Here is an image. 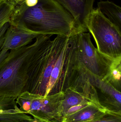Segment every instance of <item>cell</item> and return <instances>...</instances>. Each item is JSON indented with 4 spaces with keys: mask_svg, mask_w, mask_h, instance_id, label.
<instances>
[{
    "mask_svg": "<svg viewBox=\"0 0 121 122\" xmlns=\"http://www.w3.org/2000/svg\"><path fill=\"white\" fill-rule=\"evenodd\" d=\"M10 24L40 35L73 36L80 33L72 16L54 0L14 6Z\"/></svg>",
    "mask_w": 121,
    "mask_h": 122,
    "instance_id": "obj_1",
    "label": "cell"
},
{
    "mask_svg": "<svg viewBox=\"0 0 121 122\" xmlns=\"http://www.w3.org/2000/svg\"><path fill=\"white\" fill-rule=\"evenodd\" d=\"M45 35L36 37L32 44L10 51L0 67V110L18 107L16 99L25 92L30 62Z\"/></svg>",
    "mask_w": 121,
    "mask_h": 122,
    "instance_id": "obj_2",
    "label": "cell"
},
{
    "mask_svg": "<svg viewBox=\"0 0 121 122\" xmlns=\"http://www.w3.org/2000/svg\"><path fill=\"white\" fill-rule=\"evenodd\" d=\"M45 35L32 57L27 70L25 88L32 94L45 96L52 72L68 38L70 36Z\"/></svg>",
    "mask_w": 121,
    "mask_h": 122,
    "instance_id": "obj_3",
    "label": "cell"
},
{
    "mask_svg": "<svg viewBox=\"0 0 121 122\" xmlns=\"http://www.w3.org/2000/svg\"><path fill=\"white\" fill-rule=\"evenodd\" d=\"M85 24L94 38L99 53L114 58L121 56V29L99 8L94 9L85 20Z\"/></svg>",
    "mask_w": 121,
    "mask_h": 122,
    "instance_id": "obj_4",
    "label": "cell"
},
{
    "mask_svg": "<svg viewBox=\"0 0 121 122\" xmlns=\"http://www.w3.org/2000/svg\"><path fill=\"white\" fill-rule=\"evenodd\" d=\"M64 96V92L45 97L25 91L18 95L16 102L22 112L33 118L45 122H61Z\"/></svg>",
    "mask_w": 121,
    "mask_h": 122,
    "instance_id": "obj_5",
    "label": "cell"
},
{
    "mask_svg": "<svg viewBox=\"0 0 121 122\" xmlns=\"http://www.w3.org/2000/svg\"><path fill=\"white\" fill-rule=\"evenodd\" d=\"M77 55L80 65L101 80L107 76L114 62L121 58H112L99 53L92 44L90 33L86 32L77 35Z\"/></svg>",
    "mask_w": 121,
    "mask_h": 122,
    "instance_id": "obj_6",
    "label": "cell"
},
{
    "mask_svg": "<svg viewBox=\"0 0 121 122\" xmlns=\"http://www.w3.org/2000/svg\"><path fill=\"white\" fill-rule=\"evenodd\" d=\"M73 17L80 33L88 31L85 21L94 9L95 0H54Z\"/></svg>",
    "mask_w": 121,
    "mask_h": 122,
    "instance_id": "obj_7",
    "label": "cell"
},
{
    "mask_svg": "<svg viewBox=\"0 0 121 122\" xmlns=\"http://www.w3.org/2000/svg\"><path fill=\"white\" fill-rule=\"evenodd\" d=\"M94 85L102 106L111 111L121 114V92L107 81L96 78Z\"/></svg>",
    "mask_w": 121,
    "mask_h": 122,
    "instance_id": "obj_8",
    "label": "cell"
},
{
    "mask_svg": "<svg viewBox=\"0 0 121 122\" xmlns=\"http://www.w3.org/2000/svg\"><path fill=\"white\" fill-rule=\"evenodd\" d=\"M40 34L31 32L18 26L10 24L6 30L4 40L0 51L16 50L28 45Z\"/></svg>",
    "mask_w": 121,
    "mask_h": 122,
    "instance_id": "obj_9",
    "label": "cell"
},
{
    "mask_svg": "<svg viewBox=\"0 0 121 122\" xmlns=\"http://www.w3.org/2000/svg\"><path fill=\"white\" fill-rule=\"evenodd\" d=\"M64 93L62 102L63 116L70 108L81 104H100L96 88L92 90H83L69 88Z\"/></svg>",
    "mask_w": 121,
    "mask_h": 122,
    "instance_id": "obj_10",
    "label": "cell"
},
{
    "mask_svg": "<svg viewBox=\"0 0 121 122\" xmlns=\"http://www.w3.org/2000/svg\"><path fill=\"white\" fill-rule=\"evenodd\" d=\"M101 104H94L75 112L63 115L61 122H91L103 117L108 112Z\"/></svg>",
    "mask_w": 121,
    "mask_h": 122,
    "instance_id": "obj_11",
    "label": "cell"
},
{
    "mask_svg": "<svg viewBox=\"0 0 121 122\" xmlns=\"http://www.w3.org/2000/svg\"><path fill=\"white\" fill-rule=\"evenodd\" d=\"M98 8L112 23L121 30V8L112 1H100Z\"/></svg>",
    "mask_w": 121,
    "mask_h": 122,
    "instance_id": "obj_12",
    "label": "cell"
},
{
    "mask_svg": "<svg viewBox=\"0 0 121 122\" xmlns=\"http://www.w3.org/2000/svg\"><path fill=\"white\" fill-rule=\"evenodd\" d=\"M121 58L114 62L108 74L105 79L106 80L117 90L121 92Z\"/></svg>",
    "mask_w": 121,
    "mask_h": 122,
    "instance_id": "obj_13",
    "label": "cell"
},
{
    "mask_svg": "<svg viewBox=\"0 0 121 122\" xmlns=\"http://www.w3.org/2000/svg\"><path fill=\"white\" fill-rule=\"evenodd\" d=\"M11 110H0V122H27L34 119L25 113L12 114Z\"/></svg>",
    "mask_w": 121,
    "mask_h": 122,
    "instance_id": "obj_14",
    "label": "cell"
},
{
    "mask_svg": "<svg viewBox=\"0 0 121 122\" xmlns=\"http://www.w3.org/2000/svg\"><path fill=\"white\" fill-rule=\"evenodd\" d=\"M14 6L5 1L0 6V29L4 25L10 22Z\"/></svg>",
    "mask_w": 121,
    "mask_h": 122,
    "instance_id": "obj_15",
    "label": "cell"
},
{
    "mask_svg": "<svg viewBox=\"0 0 121 122\" xmlns=\"http://www.w3.org/2000/svg\"><path fill=\"white\" fill-rule=\"evenodd\" d=\"M91 122H121V114L108 112L99 119Z\"/></svg>",
    "mask_w": 121,
    "mask_h": 122,
    "instance_id": "obj_16",
    "label": "cell"
},
{
    "mask_svg": "<svg viewBox=\"0 0 121 122\" xmlns=\"http://www.w3.org/2000/svg\"><path fill=\"white\" fill-rule=\"evenodd\" d=\"M10 25V22L5 24L0 29V49L3 46L4 40V36L6 31Z\"/></svg>",
    "mask_w": 121,
    "mask_h": 122,
    "instance_id": "obj_17",
    "label": "cell"
},
{
    "mask_svg": "<svg viewBox=\"0 0 121 122\" xmlns=\"http://www.w3.org/2000/svg\"><path fill=\"white\" fill-rule=\"evenodd\" d=\"M9 52V51L6 49H2L0 51V67L8 56Z\"/></svg>",
    "mask_w": 121,
    "mask_h": 122,
    "instance_id": "obj_18",
    "label": "cell"
},
{
    "mask_svg": "<svg viewBox=\"0 0 121 122\" xmlns=\"http://www.w3.org/2000/svg\"><path fill=\"white\" fill-rule=\"evenodd\" d=\"M4 0L6 3L15 6V5L18 2V0Z\"/></svg>",
    "mask_w": 121,
    "mask_h": 122,
    "instance_id": "obj_19",
    "label": "cell"
},
{
    "mask_svg": "<svg viewBox=\"0 0 121 122\" xmlns=\"http://www.w3.org/2000/svg\"><path fill=\"white\" fill-rule=\"evenodd\" d=\"M26 0H18L17 3L15 6L16 5H21V4L23 3L26 1Z\"/></svg>",
    "mask_w": 121,
    "mask_h": 122,
    "instance_id": "obj_20",
    "label": "cell"
},
{
    "mask_svg": "<svg viewBox=\"0 0 121 122\" xmlns=\"http://www.w3.org/2000/svg\"><path fill=\"white\" fill-rule=\"evenodd\" d=\"M33 119H34L32 121L27 122H45L41 121V120H40L38 119H35V118H33Z\"/></svg>",
    "mask_w": 121,
    "mask_h": 122,
    "instance_id": "obj_21",
    "label": "cell"
},
{
    "mask_svg": "<svg viewBox=\"0 0 121 122\" xmlns=\"http://www.w3.org/2000/svg\"><path fill=\"white\" fill-rule=\"evenodd\" d=\"M4 0H0V6L4 3L5 2Z\"/></svg>",
    "mask_w": 121,
    "mask_h": 122,
    "instance_id": "obj_22",
    "label": "cell"
}]
</instances>
